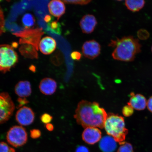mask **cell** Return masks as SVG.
Masks as SVG:
<instances>
[{
  "mask_svg": "<svg viewBox=\"0 0 152 152\" xmlns=\"http://www.w3.org/2000/svg\"><path fill=\"white\" fill-rule=\"evenodd\" d=\"M107 114L99 104L83 100L78 104L74 117L83 128H104Z\"/></svg>",
  "mask_w": 152,
  "mask_h": 152,
  "instance_id": "1",
  "label": "cell"
},
{
  "mask_svg": "<svg viewBox=\"0 0 152 152\" xmlns=\"http://www.w3.org/2000/svg\"><path fill=\"white\" fill-rule=\"evenodd\" d=\"M109 45L115 47L112 54L113 58L121 61H133L141 51V45L138 40L130 36L112 40Z\"/></svg>",
  "mask_w": 152,
  "mask_h": 152,
  "instance_id": "2",
  "label": "cell"
},
{
  "mask_svg": "<svg viewBox=\"0 0 152 152\" xmlns=\"http://www.w3.org/2000/svg\"><path fill=\"white\" fill-rule=\"evenodd\" d=\"M104 128L107 134L112 137L120 145L125 142L128 130L125 128L124 119L118 115L108 114Z\"/></svg>",
  "mask_w": 152,
  "mask_h": 152,
  "instance_id": "3",
  "label": "cell"
},
{
  "mask_svg": "<svg viewBox=\"0 0 152 152\" xmlns=\"http://www.w3.org/2000/svg\"><path fill=\"white\" fill-rule=\"evenodd\" d=\"M18 54L11 45H0V71L3 73L10 71L18 62Z\"/></svg>",
  "mask_w": 152,
  "mask_h": 152,
  "instance_id": "4",
  "label": "cell"
},
{
  "mask_svg": "<svg viewBox=\"0 0 152 152\" xmlns=\"http://www.w3.org/2000/svg\"><path fill=\"white\" fill-rule=\"evenodd\" d=\"M44 32L41 28H28L18 33H14L16 37H20V45L28 44L33 45L38 51L42 36Z\"/></svg>",
  "mask_w": 152,
  "mask_h": 152,
  "instance_id": "5",
  "label": "cell"
},
{
  "mask_svg": "<svg viewBox=\"0 0 152 152\" xmlns=\"http://www.w3.org/2000/svg\"><path fill=\"white\" fill-rule=\"evenodd\" d=\"M7 140L8 143L13 147H22L27 141V132L26 129L21 126H13L7 132Z\"/></svg>",
  "mask_w": 152,
  "mask_h": 152,
  "instance_id": "6",
  "label": "cell"
},
{
  "mask_svg": "<svg viewBox=\"0 0 152 152\" xmlns=\"http://www.w3.org/2000/svg\"><path fill=\"white\" fill-rule=\"evenodd\" d=\"M15 109L14 102L8 93H0V124L8 120Z\"/></svg>",
  "mask_w": 152,
  "mask_h": 152,
  "instance_id": "7",
  "label": "cell"
},
{
  "mask_svg": "<svg viewBox=\"0 0 152 152\" xmlns=\"http://www.w3.org/2000/svg\"><path fill=\"white\" fill-rule=\"evenodd\" d=\"M82 50L86 58L94 59L100 54V45L94 39L87 41L83 44Z\"/></svg>",
  "mask_w": 152,
  "mask_h": 152,
  "instance_id": "8",
  "label": "cell"
},
{
  "mask_svg": "<svg viewBox=\"0 0 152 152\" xmlns=\"http://www.w3.org/2000/svg\"><path fill=\"white\" fill-rule=\"evenodd\" d=\"M16 119L19 124L23 126H28L33 122L35 114L31 108L24 106L17 112Z\"/></svg>",
  "mask_w": 152,
  "mask_h": 152,
  "instance_id": "9",
  "label": "cell"
},
{
  "mask_svg": "<svg viewBox=\"0 0 152 152\" xmlns=\"http://www.w3.org/2000/svg\"><path fill=\"white\" fill-rule=\"evenodd\" d=\"M82 136L86 143L89 145H94L101 139L102 132L98 128L88 127L83 131Z\"/></svg>",
  "mask_w": 152,
  "mask_h": 152,
  "instance_id": "10",
  "label": "cell"
},
{
  "mask_svg": "<svg viewBox=\"0 0 152 152\" xmlns=\"http://www.w3.org/2000/svg\"><path fill=\"white\" fill-rule=\"evenodd\" d=\"M97 21L94 15H86L83 16L80 22L82 31L85 34H90L94 31Z\"/></svg>",
  "mask_w": 152,
  "mask_h": 152,
  "instance_id": "11",
  "label": "cell"
},
{
  "mask_svg": "<svg viewBox=\"0 0 152 152\" xmlns=\"http://www.w3.org/2000/svg\"><path fill=\"white\" fill-rule=\"evenodd\" d=\"M48 10L50 14L57 18L58 20L65 13L66 7L63 1L54 0L49 2Z\"/></svg>",
  "mask_w": 152,
  "mask_h": 152,
  "instance_id": "12",
  "label": "cell"
},
{
  "mask_svg": "<svg viewBox=\"0 0 152 152\" xmlns=\"http://www.w3.org/2000/svg\"><path fill=\"white\" fill-rule=\"evenodd\" d=\"M57 43L53 38L46 37L42 39L39 45V48L40 52L45 55L52 54L56 50Z\"/></svg>",
  "mask_w": 152,
  "mask_h": 152,
  "instance_id": "13",
  "label": "cell"
},
{
  "mask_svg": "<svg viewBox=\"0 0 152 152\" xmlns=\"http://www.w3.org/2000/svg\"><path fill=\"white\" fill-rule=\"evenodd\" d=\"M57 83L54 80L50 78H45L41 81L39 89L41 92L45 95H51L56 92Z\"/></svg>",
  "mask_w": 152,
  "mask_h": 152,
  "instance_id": "14",
  "label": "cell"
},
{
  "mask_svg": "<svg viewBox=\"0 0 152 152\" xmlns=\"http://www.w3.org/2000/svg\"><path fill=\"white\" fill-rule=\"evenodd\" d=\"M130 98L129 105L131 106L134 109L141 111L145 109L147 105V101L143 95L140 94H135L134 93L130 94Z\"/></svg>",
  "mask_w": 152,
  "mask_h": 152,
  "instance_id": "15",
  "label": "cell"
},
{
  "mask_svg": "<svg viewBox=\"0 0 152 152\" xmlns=\"http://www.w3.org/2000/svg\"><path fill=\"white\" fill-rule=\"evenodd\" d=\"M117 142L112 137L106 136L101 139L99 147L102 152H114L117 149Z\"/></svg>",
  "mask_w": 152,
  "mask_h": 152,
  "instance_id": "16",
  "label": "cell"
},
{
  "mask_svg": "<svg viewBox=\"0 0 152 152\" xmlns=\"http://www.w3.org/2000/svg\"><path fill=\"white\" fill-rule=\"evenodd\" d=\"M15 91L16 94L20 98L27 97L31 94V84L28 81L19 82L15 87Z\"/></svg>",
  "mask_w": 152,
  "mask_h": 152,
  "instance_id": "17",
  "label": "cell"
},
{
  "mask_svg": "<svg viewBox=\"0 0 152 152\" xmlns=\"http://www.w3.org/2000/svg\"><path fill=\"white\" fill-rule=\"evenodd\" d=\"M19 51L22 56L25 58L34 59L38 58L37 50L33 45L28 44L21 45Z\"/></svg>",
  "mask_w": 152,
  "mask_h": 152,
  "instance_id": "18",
  "label": "cell"
},
{
  "mask_svg": "<svg viewBox=\"0 0 152 152\" xmlns=\"http://www.w3.org/2000/svg\"><path fill=\"white\" fill-rule=\"evenodd\" d=\"M145 4L143 0H128L125 1V4L129 10L133 12L140 11Z\"/></svg>",
  "mask_w": 152,
  "mask_h": 152,
  "instance_id": "19",
  "label": "cell"
},
{
  "mask_svg": "<svg viewBox=\"0 0 152 152\" xmlns=\"http://www.w3.org/2000/svg\"><path fill=\"white\" fill-rule=\"evenodd\" d=\"M22 23L26 29H28L34 25L35 23V19L31 14H26L23 17Z\"/></svg>",
  "mask_w": 152,
  "mask_h": 152,
  "instance_id": "20",
  "label": "cell"
},
{
  "mask_svg": "<svg viewBox=\"0 0 152 152\" xmlns=\"http://www.w3.org/2000/svg\"><path fill=\"white\" fill-rule=\"evenodd\" d=\"M120 145L117 152H134L132 145L128 142H124Z\"/></svg>",
  "mask_w": 152,
  "mask_h": 152,
  "instance_id": "21",
  "label": "cell"
},
{
  "mask_svg": "<svg viewBox=\"0 0 152 152\" xmlns=\"http://www.w3.org/2000/svg\"><path fill=\"white\" fill-rule=\"evenodd\" d=\"M49 28L51 31L54 32V33L59 34L61 33V28L59 23L55 21L51 22L50 24H49Z\"/></svg>",
  "mask_w": 152,
  "mask_h": 152,
  "instance_id": "22",
  "label": "cell"
},
{
  "mask_svg": "<svg viewBox=\"0 0 152 152\" xmlns=\"http://www.w3.org/2000/svg\"><path fill=\"white\" fill-rule=\"evenodd\" d=\"M134 109L132 106L128 104L123 107L122 110L123 114L125 117L131 116L134 113Z\"/></svg>",
  "mask_w": 152,
  "mask_h": 152,
  "instance_id": "23",
  "label": "cell"
},
{
  "mask_svg": "<svg viewBox=\"0 0 152 152\" xmlns=\"http://www.w3.org/2000/svg\"><path fill=\"white\" fill-rule=\"evenodd\" d=\"M0 152H15V150L12 148L9 147L4 142H0Z\"/></svg>",
  "mask_w": 152,
  "mask_h": 152,
  "instance_id": "24",
  "label": "cell"
},
{
  "mask_svg": "<svg viewBox=\"0 0 152 152\" xmlns=\"http://www.w3.org/2000/svg\"><path fill=\"white\" fill-rule=\"evenodd\" d=\"M5 19L3 12L0 9V36L5 32Z\"/></svg>",
  "mask_w": 152,
  "mask_h": 152,
  "instance_id": "25",
  "label": "cell"
},
{
  "mask_svg": "<svg viewBox=\"0 0 152 152\" xmlns=\"http://www.w3.org/2000/svg\"><path fill=\"white\" fill-rule=\"evenodd\" d=\"M91 1H64V3L71 4L85 5L88 4Z\"/></svg>",
  "mask_w": 152,
  "mask_h": 152,
  "instance_id": "26",
  "label": "cell"
},
{
  "mask_svg": "<svg viewBox=\"0 0 152 152\" xmlns=\"http://www.w3.org/2000/svg\"><path fill=\"white\" fill-rule=\"evenodd\" d=\"M53 117L48 114L45 113L41 115V120L42 122L45 124H48L52 121Z\"/></svg>",
  "mask_w": 152,
  "mask_h": 152,
  "instance_id": "27",
  "label": "cell"
},
{
  "mask_svg": "<svg viewBox=\"0 0 152 152\" xmlns=\"http://www.w3.org/2000/svg\"><path fill=\"white\" fill-rule=\"evenodd\" d=\"M41 134V131L38 129H34L30 131V136L34 139L39 138Z\"/></svg>",
  "mask_w": 152,
  "mask_h": 152,
  "instance_id": "28",
  "label": "cell"
},
{
  "mask_svg": "<svg viewBox=\"0 0 152 152\" xmlns=\"http://www.w3.org/2000/svg\"><path fill=\"white\" fill-rule=\"evenodd\" d=\"M71 56L72 59L79 61L81 59L82 55L80 52L77 51H74L72 53Z\"/></svg>",
  "mask_w": 152,
  "mask_h": 152,
  "instance_id": "29",
  "label": "cell"
},
{
  "mask_svg": "<svg viewBox=\"0 0 152 152\" xmlns=\"http://www.w3.org/2000/svg\"><path fill=\"white\" fill-rule=\"evenodd\" d=\"M75 152H90L88 148L84 145H79L76 148Z\"/></svg>",
  "mask_w": 152,
  "mask_h": 152,
  "instance_id": "30",
  "label": "cell"
},
{
  "mask_svg": "<svg viewBox=\"0 0 152 152\" xmlns=\"http://www.w3.org/2000/svg\"><path fill=\"white\" fill-rule=\"evenodd\" d=\"M18 108L21 107L24 104L28 103V101L25 98H19L18 100Z\"/></svg>",
  "mask_w": 152,
  "mask_h": 152,
  "instance_id": "31",
  "label": "cell"
},
{
  "mask_svg": "<svg viewBox=\"0 0 152 152\" xmlns=\"http://www.w3.org/2000/svg\"><path fill=\"white\" fill-rule=\"evenodd\" d=\"M147 105L148 110L152 113V96L148 100Z\"/></svg>",
  "mask_w": 152,
  "mask_h": 152,
  "instance_id": "32",
  "label": "cell"
},
{
  "mask_svg": "<svg viewBox=\"0 0 152 152\" xmlns=\"http://www.w3.org/2000/svg\"><path fill=\"white\" fill-rule=\"evenodd\" d=\"M46 128L48 130L52 132L54 129V127L53 125L50 123L47 124L46 125Z\"/></svg>",
  "mask_w": 152,
  "mask_h": 152,
  "instance_id": "33",
  "label": "cell"
},
{
  "mask_svg": "<svg viewBox=\"0 0 152 152\" xmlns=\"http://www.w3.org/2000/svg\"><path fill=\"white\" fill-rule=\"evenodd\" d=\"M51 20V17L49 15H47L45 17V22H46L47 23H49L50 22Z\"/></svg>",
  "mask_w": 152,
  "mask_h": 152,
  "instance_id": "34",
  "label": "cell"
},
{
  "mask_svg": "<svg viewBox=\"0 0 152 152\" xmlns=\"http://www.w3.org/2000/svg\"><path fill=\"white\" fill-rule=\"evenodd\" d=\"M151 51H152V47H151Z\"/></svg>",
  "mask_w": 152,
  "mask_h": 152,
  "instance_id": "35",
  "label": "cell"
},
{
  "mask_svg": "<svg viewBox=\"0 0 152 152\" xmlns=\"http://www.w3.org/2000/svg\"><path fill=\"white\" fill-rule=\"evenodd\" d=\"M0 2H1V1H0Z\"/></svg>",
  "mask_w": 152,
  "mask_h": 152,
  "instance_id": "36",
  "label": "cell"
}]
</instances>
